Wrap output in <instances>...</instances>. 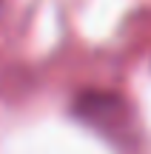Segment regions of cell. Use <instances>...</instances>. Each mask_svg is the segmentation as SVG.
I'll return each mask as SVG.
<instances>
[{"label": "cell", "instance_id": "cell-1", "mask_svg": "<svg viewBox=\"0 0 151 154\" xmlns=\"http://www.w3.org/2000/svg\"><path fill=\"white\" fill-rule=\"evenodd\" d=\"M74 111H77L80 120L91 123L97 128H108L111 123H123V100L111 91H83L74 103Z\"/></svg>", "mask_w": 151, "mask_h": 154}]
</instances>
